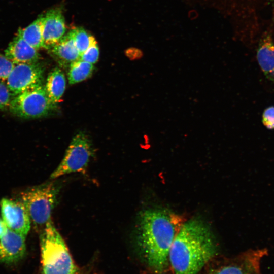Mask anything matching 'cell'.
I'll return each instance as SVG.
<instances>
[{
	"instance_id": "6da1fadb",
	"label": "cell",
	"mask_w": 274,
	"mask_h": 274,
	"mask_svg": "<svg viewBox=\"0 0 274 274\" xmlns=\"http://www.w3.org/2000/svg\"><path fill=\"white\" fill-rule=\"evenodd\" d=\"M183 223L180 217L164 209H148L141 213L136 226V244L155 274L164 272L170 247Z\"/></svg>"
},
{
	"instance_id": "7a4b0ae2",
	"label": "cell",
	"mask_w": 274,
	"mask_h": 274,
	"mask_svg": "<svg viewBox=\"0 0 274 274\" xmlns=\"http://www.w3.org/2000/svg\"><path fill=\"white\" fill-rule=\"evenodd\" d=\"M216 252L209 226L195 218L182 224L170 247L168 260L175 274H197Z\"/></svg>"
},
{
	"instance_id": "3957f363",
	"label": "cell",
	"mask_w": 274,
	"mask_h": 274,
	"mask_svg": "<svg viewBox=\"0 0 274 274\" xmlns=\"http://www.w3.org/2000/svg\"><path fill=\"white\" fill-rule=\"evenodd\" d=\"M40 243L41 274H76L79 271L51 219L41 232Z\"/></svg>"
},
{
	"instance_id": "277c9868",
	"label": "cell",
	"mask_w": 274,
	"mask_h": 274,
	"mask_svg": "<svg viewBox=\"0 0 274 274\" xmlns=\"http://www.w3.org/2000/svg\"><path fill=\"white\" fill-rule=\"evenodd\" d=\"M59 186L54 183L45 184L22 192L21 201L34 225L43 228L51 220L57 202Z\"/></svg>"
},
{
	"instance_id": "5b68a950",
	"label": "cell",
	"mask_w": 274,
	"mask_h": 274,
	"mask_svg": "<svg viewBox=\"0 0 274 274\" xmlns=\"http://www.w3.org/2000/svg\"><path fill=\"white\" fill-rule=\"evenodd\" d=\"M55 105L49 97L45 87L42 85L14 96L8 108L17 117L35 119L50 114Z\"/></svg>"
},
{
	"instance_id": "8992f818",
	"label": "cell",
	"mask_w": 274,
	"mask_h": 274,
	"mask_svg": "<svg viewBox=\"0 0 274 274\" xmlns=\"http://www.w3.org/2000/svg\"><path fill=\"white\" fill-rule=\"evenodd\" d=\"M90 139L83 132H80L72 139L65 155L56 168L50 175L51 179H56L73 173H84L94 154Z\"/></svg>"
},
{
	"instance_id": "52a82bcc",
	"label": "cell",
	"mask_w": 274,
	"mask_h": 274,
	"mask_svg": "<svg viewBox=\"0 0 274 274\" xmlns=\"http://www.w3.org/2000/svg\"><path fill=\"white\" fill-rule=\"evenodd\" d=\"M44 73L39 62L16 64L5 84L14 97L43 85Z\"/></svg>"
},
{
	"instance_id": "ba28073f",
	"label": "cell",
	"mask_w": 274,
	"mask_h": 274,
	"mask_svg": "<svg viewBox=\"0 0 274 274\" xmlns=\"http://www.w3.org/2000/svg\"><path fill=\"white\" fill-rule=\"evenodd\" d=\"M0 205L2 219L8 229L26 237L30 229L31 220L22 202L3 198Z\"/></svg>"
},
{
	"instance_id": "9c48e42d",
	"label": "cell",
	"mask_w": 274,
	"mask_h": 274,
	"mask_svg": "<svg viewBox=\"0 0 274 274\" xmlns=\"http://www.w3.org/2000/svg\"><path fill=\"white\" fill-rule=\"evenodd\" d=\"M44 16L43 48L49 50L65 35V19L62 8L59 7L49 9Z\"/></svg>"
},
{
	"instance_id": "30bf717a",
	"label": "cell",
	"mask_w": 274,
	"mask_h": 274,
	"mask_svg": "<svg viewBox=\"0 0 274 274\" xmlns=\"http://www.w3.org/2000/svg\"><path fill=\"white\" fill-rule=\"evenodd\" d=\"M25 237L8 229L0 238V262L12 264L22 259L26 254Z\"/></svg>"
},
{
	"instance_id": "8fae6325",
	"label": "cell",
	"mask_w": 274,
	"mask_h": 274,
	"mask_svg": "<svg viewBox=\"0 0 274 274\" xmlns=\"http://www.w3.org/2000/svg\"><path fill=\"white\" fill-rule=\"evenodd\" d=\"M256 57L266 78L274 83V39L268 29L263 32L259 39Z\"/></svg>"
},
{
	"instance_id": "7c38bea8",
	"label": "cell",
	"mask_w": 274,
	"mask_h": 274,
	"mask_svg": "<svg viewBox=\"0 0 274 274\" xmlns=\"http://www.w3.org/2000/svg\"><path fill=\"white\" fill-rule=\"evenodd\" d=\"M38 50L17 35L5 51V55L14 64L38 62Z\"/></svg>"
},
{
	"instance_id": "4fadbf2b",
	"label": "cell",
	"mask_w": 274,
	"mask_h": 274,
	"mask_svg": "<svg viewBox=\"0 0 274 274\" xmlns=\"http://www.w3.org/2000/svg\"><path fill=\"white\" fill-rule=\"evenodd\" d=\"M49 51L63 66H70L72 63L80 59V53L69 33L64 35Z\"/></svg>"
},
{
	"instance_id": "5bb4252c",
	"label": "cell",
	"mask_w": 274,
	"mask_h": 274,
	"mask_svg": "<svg viewBox=\"0 0 274 274\" xmlns=\"http://www.w3.org/2000/svg\"><path fill=\"white\" fill-rule=\"evenodd\" d=\"M44 14H41L27 27L19 29L17 35L38 50L43 48Z\"/></svg>"
},
{
	"instance_id": "9a60e30c",
	"label": "cell",
	"mask_w": 274,
	"mask_h": 274,
	"mask_svg": "<svg viewBox=\"0 0 274 274\" xmlns=\"http://www.w3.org/2000/svg\"><path fill=\"white\" fill-rule=\"evenodd\" d=\"M66 80L63 73L56 67L48 76L45 89L51 100L56 104L63 94Z\"/></svg>"
},
{
	"instance_id": "2e32d148",
	"label": "cell",
	"mask_w": 274,
	"mask_h": 274,
	"mask_svg": "<svg viewBox=\"0 0 274 274\" xmlns=\"http://www.w3.org/2000/svg\"><path fill=\"white\" fill-rule=\"evenodd\" d=\"M94 68L93 64L80 59L73 62L68 73L69 83L72 85L86 80L91 76Z\"/></svg>"
},
{
	"instance_id": "e0dca14e",
	"label": "cell",
	"mask_w": 274,
	"mask_h": 274,
	"mask_svg": "<svg viewBox=\"0 0 274 274\" xmlns=\"http://www.w3.org/2000/svg\"><path fill=\"white\" fill-rule=\"evenodd\" d=\"M68 33L74 39L80 55L87 50L95 39L81 27L74 28Z\"/></svg>"
},
{
	"instance_id": "ac0fdd59",
	"label": "cell",
	"mask_w": 274,
	"mask_h": 274,
	"mask_svg": "<svg viewBox=\"0 0 274 274\" xmlns=\"http://www.w3.org/2000/svg\"><path fill=\"white\" fill-rule=\"evenodd\" d=\"M99 48L94 39L87 50L80 55V60L94 64L98 60Z\"/></svg>"
},
{
	"instance_id": "d6986e66",
	"label": "cell",
	"mask_w": 274,
	"mask_h": 274,
	"mask_svg": "<svg viewBox=\"0 0 274 274\" xmlns=\"http://www.w3.org/2000/svg\"><path fill=\"white\" fill-rule=\"evenodd\" d=\"M15 64L0 53V82L5 83Z\"/></svg>"
},
{
	"instance_id": "ffe728a7",
	"label": "cell",
	"mask_w": 274,
	"mask_h": 274,
	"mask_svg": "<svg viewBox=\"0 0 274 274\" xmlns=\"http://www.w3.org/2000/svg\"><path fill=\"white\" fill-rule=\"evenodd\" d=\"M13 95L4 83L0 82V110L9 108Z\"/></svg>"
},
{
	"instance_id": "44dd1931",
	"label": "cell",
	"mask_w": 274,
	"mask_h": 274,
	"mask_svg": "<svg viewBox=\"0 0 274 274\" xmlns=\"http://www.w3.org/2000/svg\"><path fill=\"white\" fill-rule=\"evenodd\" d=\"M262 123L268 129H274V106L266 108L262 114Z\"/></svg>"
},
{
	"instance_id": "7402d4cb",
	"label": "cell",
	"mask_w": 274,
	"mask_h": 274,
	"mask_svg": "<svg viewBox=\"0 0 274 274\" xmlns=\"http://www.w3.org/2000/svg\"><path fill=\"white\" fill-rule=\"evenodd\" d=\"M214 274H248L243 268L237 265H228L218 269Z\"/></svg>"
},
{
	"instance_id": "603a6c76",
	"label": "cell",
	"mask_w": 274,
	"mask_h": 274,
	"mask_svg": "<svg viewBox=\"0 0 274 274\" xmlns=\"http://www.w3.org/2000/svg\"><path fill=\"white\" fill-rule=\"evenodd\" d=\"M269 6L270 11V24L268 28L274 39V0H265Z\"/></svg>"
},
{
	"instance_id": "cb8c5ba5",
	"label": "cell",
	"mask_w": 274,
	"mask_h": 274,
	"mask_svg": "<svg viewBox=\"0 0 274 274\" xmlns=\"http://www.w3.org/2000/svg\"><path fill=\"white\" fill-rule=\"evenodd\" d=\"M8 228L3 220L0 218V238L3 237L7 232Z\"/></svg>"
},
{
	"instance_id": "d4e9b609",
	"label": "cell",
	"mask_w": 274,
	"mask_h": 274,
	"mask_svg": "<svg viewBox=\"0 0 274 274\" xmlns=\"http://www.w3.org/2000/svg\"><path fill=\"white\" fill-rule=\"evenodd\" d=\"M229 2H237V1H242V0H228Z\"/></svg>"
},
{
	"instance_id": "484cf974",
	"label": "cell",
	"mask_w": 274,
	"mask_h": 274,
	"mask_svg": "<svg viewBox=\"0 0 274 274\" xmlns=\"http://www.w3.org/2000/svg\"><path fill=\"white\" fill-rule=\"evenodd\" d=\"M76 274H82V273H81L80 272V271H78Z\"/></svg>"
},
{
	"instance_id": "4316f807",
	"label": "cell",
	"mask_w": 274,
	"mask_h": 274,
	"mask_svg": "<svg viewBox=\"0 0 274 274\" xmlns=\"http://www.w3.org/2000/svg\"><path fill=\"white\" fill-rule=\"evenodd\" d=\"M94 274H96V273H94Z\"/></svg>"
}]
</instances>
